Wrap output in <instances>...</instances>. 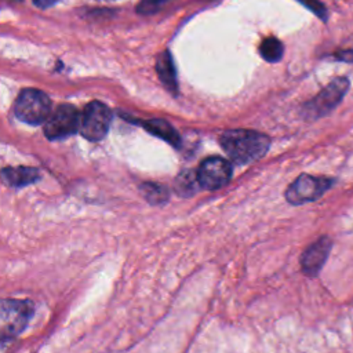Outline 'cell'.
<instances>
[{"instance_id":"obj_1","label":"cell","mask_w":353,"mask_h":353,"mask_svg":"<svg viewBox=\"0 0 353 353\" xmlns=\"http://www.w3.org/2000/svg\"><path fill=\"white\" fill-rule=\"evenodd\" d=\"M221 145L234 163L247 164L262 157L268 152L270 141L256 131L232 130L222 134Z\"/></svg>"},{"instance_id":"obj_2","label":"cell","mask_w":353,"mask_h":353,"mask_svg":"<svg viewBox=\"0 0 353 353\" xmlns=\"http://www.w3.org/2000/svg\"><path fill=\"white\" fill-rule=\"evenodd\" d=\"M34 306L26 299H0V343L14 339L28 325Z\"/></svg>"},{"instance_id":"obj_3","label":"cell","mask_w":353,"mask_h":353,"mask_svg":"<svg viewBox=\"0 0 353 353\" xmlns=\"http://www.w3.org/2000/svg\"><path fill=\"white\" fill-rule=\"evenodd\" d=\"M51 112L50 98L39 90L25 88L15 101V116L28 124L36 125L47 120Z\"/></svg>"},{"instance_id":"obj_4","label":"cell","mask_w":353,"mask_h":353,"mask_svg":"<svg viewBox=\"0 0 353 353\" xmlns=\"http://www.w3.org/2000/svg\"><path fill=\"white\" fill-rule=\"evenodd\" d=\"M110 121V109L99 101H92L85 106L80 117V132L88 141H99L106 135Z\"/></svg>"},{"instance_id":"obj_5","label":"cell","mask_w":353,"mask_h":353,"mask_svg":"<svg viewBox=\"0 0 353 353\" xmlns=\"http://www.w3.org/2000/svg\"><path fill=\"white\" fill-rule=\"evenodd\" d=\"M80 113L73 105L65 103L50 113L44 121V134L48 139H61L69 137L80 127Z\"/></svg>"},{"instance_id":"obj_6","label":"cell","mask_w":353,"mask_h":353,"mask_svg":"<svg viewBox=\"0 0 353 353\" xmlns=\"http://www.w3.org/2000/svg\"><path fill=\"white\" fill-rule=\"evenodd\" d=\"M349 88V81L345 77L332 80L313 101L306 103L305 114L307 119H317L331 112L343 98Z\"/></svg>"},{"instance_id":"obj_7","label":"cell","mask_w":353,"mask_h":353,"mask_svg":"<svg viewBox=\"0 0 353 353\" xmlns=\"http://www.w3.org/2000/svg\"><path fill=\"white\" fill-rule=\"evenodd\" d=\"M332 181L330 178H317L312 175L298 176L287 189L285 199L291 204H303L319 199L330 186Z\"/></svg>"},{"instance_id":"obj_8","label":"cell","mask_w":353,"mask_h":353,"mask_svg":"<svg viewBox=\"0 0 353 353\" xmlns=\"http://www.w3.org/2000/svg\"><path fill=\"white\" fill-rule=\"evenodd\" d=\"M196 175L200 186L210 190L219 189L230 181L232 165L222 157H208L200 164Z\"/></svg>"},{"instance_id":"obj_9","label":"cell","mask_w":353,"mask_h":353,"mask_svg":"<svg viewBox=\"0 0 353 353\" xmlns=\"http://www.w3.org/2000/svg\"><path fill=\"white\" fill-rule=\"evenodd\" d=\"M331 250V240L328 237H321L313 243L302 255L301 265L306 276L314 277L323 268L328 252Z\"/></svg>"},{"instance_id":"obj_10","label":"cell","mask_w":353,"mask_h":353,"mask_svg":"<svg viewBox=\"0 0 353 353\" xmlns=\"http://www.w3.org/2000/svg\"><path fill=\"white\" fill-rule=\"evenodd\" d=\"M39 171L32 167H7L0 171V179L14 188L33 183L39 179Z\"/></svg>"},{"instance_id":"obj_11","label":"cell","mask_w":353,"mask_h":353,"mask_svg":"<svg viewBox=\"0 0 353 353\" xmlns=\"http://www.w3.org/2000/svg\"><path fill=\"white\" fill-rule=\"evenodd\" d=\"M156 69H157L160 80L170 90H175L176 88V74H175V68H174V63H172V58H171L168 51H164L161 55H159Z\"/></svg>"},{"instance_id":"obj_12","label":"cell","mask_w":353,"mask_h":353,"mask_svg":"<svg viewBox=\"0 0 353 353\" xmlns=\"http://www.w3.org/2000/svg\"><path fill=\"white\" fill-rule=\"evenodd\" d=\"M150 134L167 141L171 145H178L179 143V135L176 131L164 120H148L142 124Z\"/></svg>"},{"instance_id":"obj_13","label":"cell","mask_w":353,"mask_h":353,"mask_svg":"<svg viewBox=\"0 0 353 353\" xmlns=\"http://www.w3.org/2000/svg\"><path fill=\"white\" fill-rule=\"evenodd\" d=\"M283 44L276 37H268L265 39L259 46V52L263 59L268 62H277L283 57Z\"/></svg>"},{"instance_id":"obj_14","label":"cell","mask_w":353,"mask_h":353,"mask_svg":"<svg viewBox=\"0 0 353 353\" xmlns=\"http://www.w3.org/2000/svg\"><path fill=\"white\" fill-rule=\"evenodd\" d=\"M141 188H142V193L150 203L159 204V203H163L167 200L168 193L164 189V186L154 185V183H143Z\"/></svg>"},{"instance_id":"obj_15","label":"cell","mask_w":353,"mask_h":353,"mask_svg":"<svg viewBox=\"0 0 353 353\" xmlns=\"http://www.w3.org/2000/svg\"><path fill=\"white\" fill-rule=\"evenodd\" d=\"M197 181V175L194 176L192 172H183L178 176V183H176V189L179 194H192L194 192V185Z\"/></svg>"},{"instance_id":"obj_16","label":"cell","mask_w":353,"mask_h":353,"mask_svg":"<svg viewBox=\"0 0 353 353\" xmlns=\"http://www.w3.org/2000/svg\"><path fill=\"white\" fill-rule=\"evenodd\" d=\"M167 0H141L137 4V12L142 15H150L157 12Z\"/></svg>"},{"instance_id":"obj_17","label":"cell","mask_w":353,"mask_h":353,"mask_svg":"<svg viewBox=\"0 0 353 353\" xmlns=\"http://www.w3.org/2000/svg\"><path fill=\"white\" fill-rule=\"evenodd\" d=\"M57 1H59V0H33V3H34L37 7H41V8L51 7V6H54Z\"/></svg>"},{"instance_id":"obj_18","label":"cell","mask_w":353,"mask_h":353,"mask_svg":"<svg viewBox=\"0 0 353 353\" xmlns=\"http://www.w3.org/2000/svg\"><path fill=\"white\" fill-rule=\"evenodd\" d=\"M338 58H339V59H343V61H349V62H352V61H353V51H345V52H341Z\"/></svg>"}]
</instances>
